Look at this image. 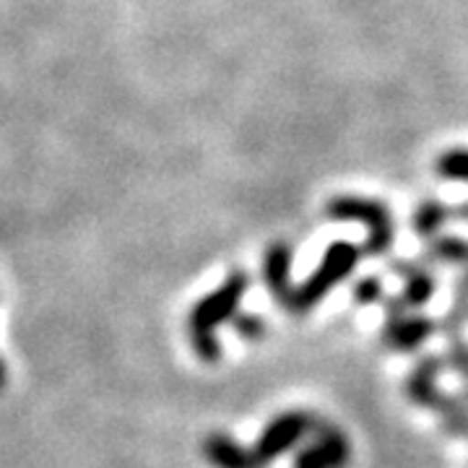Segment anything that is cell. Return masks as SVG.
Masks as SVG:
<instances>
[{
  "instance_id": "cell-1",
  "label": "cell",
  "mask_w": 468,
  "mask_h": 468,
  "mask_svg": "<svg viewBox=\"0 0 468 468\" xmlns=\"http://www.w3.org/2000/svg\"><path fill=\"white\" fill-rule=\"evenodd\" d=\"M248 289H250V276L234 268L211 294H206L193 304L187 315V334H190L193 351L201 362L214 365L221 359V341H218L217 328L229 323L239 313V304L245 300Z\"/></svg>"
},
{
  "instance_id": "cell-2",
  "label": "cell",
  "mask_w": 468,
  "mask_h": 468,
  "mask_svg": "<svg viewBox=\"0 0 468 468\" xmlns=\"http://www.w3.org/2000/svg\"><path fill=\"white\" fill-rule=\"evenodd\" d=\"M359 258H362V248H356L351 242L338 239L334 245H328L323 258H320L318 268L300 286H294L292 300L286 304V313L304 315V313L315 310L320 302L328 297L331 289L349 279L356 263H359Z\"/></svg>"
},
{
  "instance_id": "cell-3",
  "label": "cell",
  "mask_w": 468,
  "mask_h": 468,
  "mask_svg": "<svg viewBox=\"0 0 468 468\" xmlns=\"http://www.w3.org/2000/svg\"><path fill=\"white\" fill-rule=\"evenodd\" d=\"M325 217L335 221H362L367 227V239L362 248L365 255H385L396 242V221L383 201L365 196H335L325 206Z\"/></svg>"
},
{
  "instance_id": "cell-4",
  "label": "cell",
  "mask_w": 468,
  "mask_h": 468,
  "mask_svg": "<svg viewBox=\"0 0 468 468\" xmlns=\"http://www.w3.org/2000/svg\"><path fill=\"white\" fill-rule=\"evenodd\" d=\"M318 419V414H310V411H284V414L271 419L250 448L258 466L266 468L276 458H282L284 452L297 448L304 437L313 435Z\"/></svg>"
},
{
  "instance_id": "cell-5",
  "label": "cell",
  "mask_w": 468,
  "mask_h": 468,
  "mask_svg": "<svg viewBox=\"0 0 468 468\" xmlns=\"http://www.w3.org/2000/svg\"><path fill=\"white\" fill-rule=\"evenodd\" d=\"M351 461V442L341 427L318 419L310 442L297 452L294 468H346Z\"/></svg>"
},
{
  "instance_id": "cell-6",
  "label": "cell",
  "mask_w": 468,
  "mask_h": 468,
  "mask_svg": "<svg viewBox=\"0 0 468 468\" xmlns=\"http://www.w3.org/2000/svg\"><path fill=\"white\" fill-rule=\"evenodd\" d=\"M390 268L403 279V292L399 297L385 300V315H403L409 310H421L435 297L437 279L430 268L409 263V261H396Z\"/></svg>"
},
{
  "instance_id": "cell-7",
  "label": "cell",
  "mask_w": 468,
  "mask_h": 468,
  "mask_svg": "<svg viewBox=\"0 0 468 468\" xmlns=\"http://www.w3.org/2000/svg\"><path fill=\"white\" fill-rule=\"evenodd\" d=\"M437 334V320L430 315L419 313V310H409L403 315H385L383 325V346L390 351H417L421 349L432 335Z\"/></svg>"
},
{
  "instance_id": "cell-8",
  "label": "cell",
  "mask_w": 468,
  "mask_h": 468,
  "mask_svg": "<svg viewBox=\"0 0 468 468\" xmlns=\"http://www.w3.org/2000/svg\"><path fill=\"white\" fill-rule=\"evenodd\" d=\"M445 356L442 354H424L419 356L414 369L409 372L403 390H406V399L421 406V409H430L437 403V399L442 396V388H440V375L445 372Z\"/></svg>"
},
{
  "instance_id": "cell-9",
  "label": "cell",
  "mask_w": 468,
  "mask_h": 468,
  "mask_svg": "<svg viewBox=\"0 0 468 468\" xmlns=\"http://www.w3.org/2000/svg\"><path fill=\"white\" fill-rule=\"evenodd\" d=\"M292 263H294V252L286 242H273L268 245L263 255V284L271 292V297L279 302L286 310V304L292 300Z\"/></svg>"
},
{
  "instance_id": "cell-10",
  "label": "cell",
  "mask_w": 468,
  "mask_h": 468,
  "mask_svg": "<svg viewBox=\"0 0 468 468\" xmlns=\"http://www.w3.org/2000/svg\"><path fill=\"white\" fill-rule=\"evenodd\" d=\"M203 458L214 468H261L252 458V451L239 445L232 435L224 432H211L203 437Z\"/></svg>"
},
{
  "instance_id": "cell-11",
  "label": "cell",
  "mask_w": 468,
  "mask_h": 468,
  "mask_svg": "<svg viewBox=\"0 0 468 468\" xmlns=\"http://www.w3.org/2000/svg\"><path fill=\"white\" fill-rule=\"evenodd\" d=\"M432 411L440 417V424L448 435L468 440V401L461 393L442 390V396L437 399Z\"/></svg>"
},
{
  "instance_id": "cell-12",
  "label": "cell",
  "mask_w": 468,
  "mask_h": 468,
  "mask_svg": "<svg viewBox=\"0 0 468 468\" xmlns=\"http://www.w3.org/2000/svg\"><path fill=\"white\" fill-rule=\"evenodd\" d=\"M452 218V206L442 201L419 203L411 214V232L417 237H435Z\"/></svg>"
},
{
  "instance_id": "cell-13",
  "label": "cell",
  "mask_w": 468,
  "mask_h": 468,
  "mask_svg": "<svg viewBox=\"0 0 468 468\" xmlns=\"http://www.w3.org/2000/svg\"><path fill=\"white\" fill-rule=\"evenodd\" d=\"M427 258L445 263V266H468V239L452 234H435V239L427 245Z\"/></svg>"
},
{
  "instance_id": "cell-14",
  "label": "cell",
  "mask_w": 468,
  "mask_h": 468,
  "mask_svg": "<svg viewBox=\"0 0 468 468\" xmlns=\"http://www.w3.org/2000/svg\"><path fill=\"white\" fill-rule=\"evenodd\" d=\"M445 367L455 372L463 383L461 396L468 401V338L466 335H452L448 338V346H445Z\"/></svg>"
},
{
  "instance_id": "cell-15",
  "label": "cell",
  "mask_w": 468,
  "mask_h": 468,
  "mask_svg": "<svg viewBox=\"0 0 468 468\" xmlns=\"http://www.w3.org/2000/svg\"><path fill=\"white\" fill-rule=\"evenodd\" d=\"M435 172L445 180L468 183V149H448L435 159Z\"/></svg>"
},
{
  "instance_id": "cell-16",
  "label": "cell",
  "mask_w": 468,
  "mask_h": 468,
  "mask_svg": "<svg viewBox=\"0 0 468 468\" xmlns=\"http://www.w3.org/2000/svg\"><path fill=\"white\" fill-rule=\"evenodd\" d=\"M351 300L356 302V304H362V307L375 304V302H383L385 300L383 282H380L378 276H365V279H359V282L354 284V289H351Z\"/></svg>"
},
{
  "instance_id": "cell-17",
  "label": "cell",
  "mask_w": 468,
  "mask_h": 468,
  "mask_svg": "<svg viewBox=\"0 0 468 468\" xmlns=\"http://www.w3.org/2000/svg\"><path fill=\"white\" fill-rule=\"evenodd\" d=\"M234 323V331L239 338H245V341H261L263 335H266V323L263 318H258V315H252V313H237L232 318Z\"/></svg>"
},
{
  "instance_id": "cell-18",
  "label": "cell",
  "mask_w": 468,
  "mask_h": 468,
  "mask_svg": "<svg viewBox=\"0 0 468 468\" xmlns=\"http://www.w3.org/2000/svg\"><path fill=\"white\" fill-rule=\"evenodd\" d=\"M452 218H458V221H468V201L455 203V206H452Z\"/></svg>"
},
{
  "instance_id": "cell-19",
  "label": "cell",
  "mask_w": 468,
  "mask_h": 468,
  "mask_svg": "<svg viewBox=\"0 0 468 468\" xmlns=\"http://www.w3.org/2000/svg\"><path fill=\"white\" fill-rule=\"evenodd\" d=\"M5 383H8V367H5V359L0 356V390L5 388Z\"/></svg>"
}]
</instances>
